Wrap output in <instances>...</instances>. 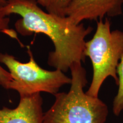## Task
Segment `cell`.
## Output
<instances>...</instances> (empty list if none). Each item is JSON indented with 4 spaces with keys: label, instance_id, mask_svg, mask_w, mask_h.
I'll return each instance as SVG.
<instances>
[{
    "label": "cell",
    "instance_id": "obj_6",
    "mask_svg": "<svg viewBox=\"0 0 123 123\" xmlns=\"http://www.w3.org/2000/svg\"><path fill=\"white\" fill-rule=\"evenodd\" d=\"M42 105L41 93L20 97L16 108L0 109V123H43Z\"/></svg>",
    "mask_w": 123,
    "mask_h": 123
},
{
    "label": "cell",
    "instance_id": "obj_2",
    "mask_svg": "<svg viewBox=\"0 0 123 123\" xmlns=\"http://www.w3.org/2000/svg\"><path fill=\"white\" fill-rule=\"evenodd\" d=\"M70 70V90L54 95V102L44 113L43 123H105L108 107L98 97L90 96L84 91L87 79L82 64L75 63Z\"/></svg>",
    "mask_w": 123,
    "mask_h": 123
},
{
    "label": "cell",
    "instance_id": "obj_11",
    "mask_svg": "<svg viewBox=\"0 0 123 123\" xmlns=\"http://www.w3.org/2000/svg\"><path fill=\"white\" fill-rule=\"evenodd\" d=\"M9 0H0V6H5L6 5Z\"/></svg>",
    "mask_w": 123,
    "mask_h": 123
},
{
    "label": "cell",
    "instance_id": "obj_10",
    "mask_svg": "<svg viewBox=\"0 0 123 123\" xmlns=\"http://www.w3.org/2000/svg\"><path fill=\"white\" fill-rule=\"evenodd\" d=\"M38 4H40L43 7H46L47 4V0H37Z\"/></svg>",
    "mask_w": 123,
    "mask_h": 123
},
{
    "label": "cell",
    "instance_id": "obj_8",
    "mask_svg": "<svg viewBox=\"0 0 123 123\" xmlns=\"http://www.w3.org/2000/svg\"><path fill=\"white\" fill-rule=\"evenodd\" d=\"M117 75L119 88L113 100L112 110L115 115L119 116L123 110V55L117 67Z\"/></svg>",
    "mask_w": 123,
    "mask_h": 123
},
{
    "label": "cell",
    "instance_id": "obj_1",
    "mask_svg": "<svg viewBox=\"0 0 123 123\" xmlns=\"http://www.w3.org/2000/svg\"><path fill=\"white\" fill-rule=\"evenodd\" d=\"M4 7L8 16L14 14L21 17L15 24L19 34L41 33L51 39L54 49L49 54V66L64 73L75 63L85 62V39L93 30L92 27L74 24L67 17L44 12L37 0H9Z\"/></svg>",
    "mask_w": 123,
    "mask_h": 123
},
{
    "label": "cell",
    "instance_id": "obj_5",
    "mask_svg": "<svg viewBox=\"0 0 123 123\" xmlns=\"http://www.w3.org/2000/svg\"><path fill=\"white\" fill-rule=\"evenodd\" d=\"M123 0H70L66 16L74 24L123 14Z\"/></svg>",
    "mask_w": 123,
    "mask_h": 123
},
{
    "label": "cell",
    "instance_id": "obj_4",
    "mask_svg": "<svg viewBox=\"0 0 123 123\" xmlns=\"http://www.w3.org/2000/svg\"><path fill=\"white\" fill-rule=\"evenodd\" d=\"M27 53L30 58L26 63L21 62L9 54L0 53V63L7 67L12 79L8 90L16 91L20 97L41 92L54 95L62 87L71 84V78L62 71H49L40 67L29 46Z\"/></svg>",
    "mask_w": 123,
    "mask_h": 123
},
{
    "label": "cell",
    "instance_id": "obj_7",
    "mask_svg": "<svg viewBox=\"0 0 123 123\" xmlns=\"http://www.w3.org/2000/svg\"><path fill=\"white\" fill-rule=\"evenodd\" d=\"M4 6H0V33H5L12 38H17L16 33L9 28L10 18L4 10ZM12 77L8 71L0 65V86L8 90L9 85L12 81Z\"/></svg>",
    "mask_w": 123,
    "mask_h": 123
},
{
    "label": "cell",
    "instance_id": "obj_9",
    "mask_svg": "<svg viewBox=\"0 0 123 123\" xmlns=\"http://www.w3.org/2000/svg\"><path fill=\"white\" fill-rule=\"evenodd\" d=\"M69 1L70 0H47L45 8L49 13L60 17H66V10Z\"/></svg>",
    "mask_w": 123,
    "mask_h": 123
},
{
    "label": "cell",
    "instance_id": "obj_3",
    "mask_svg": "<svg viewBox=\"0 0 123 123\" xmlns=\"http://www.w3.org/2000/svg\"><path fill=\"white\" fill-rule=\"evenodd\" d=\"M96 31L86 42L84 54L91 61L93 77L86 93L98 97L104 81L112 77L118 84L117 67L123 55V31L111 30V23L107 17L96 21Z\"/></svg>",
    "mask_w": 123,
    "mask_h": 123
}]
</instances>
